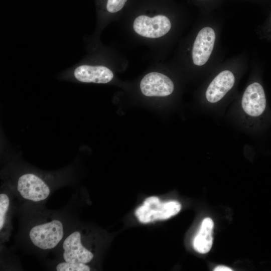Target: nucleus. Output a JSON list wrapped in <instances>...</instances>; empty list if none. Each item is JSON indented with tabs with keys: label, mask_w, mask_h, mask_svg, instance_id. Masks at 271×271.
<instances>
[{
	"label": "nucleus",
	"mask_w": 271,
	"mask_h": 271,
	"mask_svg": "<svg viewBox=\"0 0 271 271\" xmlns=\"http://www.w3.org/2000/svg\"><path fill=\"white\" fill-rule=\"evenodd\" d=\"M181 208V205L178 201L161 202L158 197L151 196L137 209L135 215L140 222L148 223L167 219L178 213Z\"/></svg>",
	"instance_id": "nucleus-1"
},
{
	"label": "nucleus",
	"mask_w": 271,
	"mask_h": 271,
	"mask_svg": "<svg viewBox=\"0 0 271 271\" xmlns=\"http://www.w3.org/2000/svg\"><path fill=\"white\" fill-rule=\"evenodd\" d=\"M32 243L43 249L54 248L63 237V226L59 220H53L32 227L29 232Z\"/></svg>",
	"instance_id": "nucleus-2"
},
{
	"label": "nucleus",
	"mask_w": 271,
	"mask_h": 271,
	"mask_svg": "<svg viewBox=\"0 0 271 271\" xmlns=\"http://www.w3.org/2000/svg\"><path fill=\"white\" fill-rule=\"evenodd\" d=\"M171 24L168 17L157 15L150 17L141 15L133 23L134 31L139 35L149 38H158L166 35L170 30Z\"/></svg>",
	"instance_id": "nucleus-3"
},
{
	"label": "nucleus",
	"mask_w": 271,
	"mask_h": 271,
	"mask_svg": "<svg viewBox=\"0 0 271 271\" xmlns=\"http://www.w3.org/2000/svg\"><path fill=\"white\" fill-rule=\"evenodd\" d=\"M17 189L23 198L35 202L45 200L50 193L47 184L32 173H26L19 177Z\"/></svg>",
	"instance_id": "nucleus-4"
},
{
	"label": "nucleus",
	"mask_w": 271,
	"mask_h": 271,
	"mask_svg": "<svg viewBox=\"0 0 271 271\" xmlns=\"http://www.w3.org/2000/svg\"><path fill=\"white\" fill-rule=\"evenodd\" d=\"M82 237L80 231H75L65 239L63 256L65 261L86 264L92 260L94 254L83 245Z\"/></svg>",
	"instance_id": "nucleus-5"
},
{
	"label": "nucleus",
	"mask_w": 271,
	"mask_h": 271,
	"mask_svg": "<svg viewBox=\"0 0 271 271\" xmlns=\"http://www.w3.org/2000/svg\"><path fill=\"white\" fill-rule=\"evenodd\" d=\"M174 88L168 77L156 72L146 74L140 83L141 90L147 96H166L173 92Z\"/></svg>",
	"instance_id": "nucleus-6"
},
{
	"label": "nucleus",
	"mask_w": 271,
	"mask_h": 271,
	"mask_svg": "<svg viewBox=\"0 0 271 271\" xmlns=\"http://www.w3.org/2000/svg\"><path fill=\"white\" fill-rule=\"evenodd\" d=\"M215 38V32L210 27H204L199 32L192 51L195 65L202 66L207 62L212 52Z\"/></svg>",
	"instance_id": "nucleus-7"
},
{
	"label": "nucleus",
	"mask_w": 271,
	"mask_h": 271,
	"mask_svg": "<svg viewBox=\"0 0 271 271\" xmlns=\"http://www.w3.org/2000/svg\"><path fill=\"white\" fill-rule=\"evenodd\" d=\"M241 106L245 113L250 116H258L263 112L266 99L259 83L254 82L247 87L242 97Z\"/></svg>",
	"instance_id": "nucleus-8"
},
{
	"label": "nucleus",
	"mask_w": 271,
	"mask_h": 271,
	"mask_svg": "<svg viewBox=\"0 0 271 271\" xmlns=\"http://www.w3.org/2000/svg\"><path fill=\"white\" fill-rule=\"evenodd\" d=\"M73 75L77 80L84 83H107L113 78V73L108 68L87 64L75 68Z\"/></svg>",
	"instance_id": "nucleus-9"
},
{
	"label": "nucleus",
	"mask_w": 271,
	"mask_h": 271,
	"mask_svg": "<svg viewBox=\"0 0 271 271\" xmlns=\"http://www.w3.org/2000/svg\"><path fill=\"white\" fill-rule=\"evenodd\" d=\"M234 82L235 77L231 71H222L209 85L205 94L207 100L211 103L218 102L232 88Z\"/></svg>",
	"instance_id": "nucleus-10"
},
{
	"label": "nucleus",
	"mask_w": 271,
	"mask_h": 271,
	"mask_svg": "<svg viewBox=\"0 0 271 271\" xmlns=\"http://www.w3.org/2000/svg\"><path fill=\"white\" fill-rule=\"evenodd\" d=\"M214 223L209 217L204 218L193 241L194 249L199 253H206L210 251L213 243Z\"/></svg>",
	"instance_id": "nucleus-11"
},
{
	"label": "nucleus",
	"mask_w": 271,
	"mask_h": 271,
	"mask_svg": "<svg viewBox=\"0 0 271 271\" xmlns=\"http://www.w3.org/2000/svg\"><path fill=\"white\" fill-rule=\"evenodd\" d=\"M56 269L57 271H89L90 268L85 263L65 261L58 264Z\"/></svg>",
	"instance_id": "nucleus-12"
},
{
	"label": "nucleus",
	"mask_w": 271,
	"mask_h": 271,
	"mask_svg": "<svg viewBox=\"0 0 271 271\" xmlns=\"http://www.w3.org/2000/svg\"><path fill=\"white\" fill-rule=\"evenodd\" d=\"M10 205L8 196L4 193L0 194V230H2L6 222V214Z\"/></svg>",
	"instance_id": "nucleus-13"
},
{
	"label": "nucleus",
	"mask_w": 271,
	"mask_h": 271,
	"mask_svg": "<svg viewBox=\"0 0 271 271\" xmlns=\"http://www.w3.org/2000/svg\"><path fill=\"white\" fill-rule=\"evenodd\" d=\"M127 0H107L106 10L110 13H115L121 10Z\"/></svg>",
	"instance_id": "nucleus-14"
},
{
	"label": "nucleus",
	"mask_w": 271,
	"mask_h": 271,
	"mask_svg": "<svg viewBox=\"0 0 271 271\" xmlns=\"http://www.w3.org/2000/svg\"><path fill=\"white\" fill-rule=\"evenodd\" d=\"M214 271H232L233 270V269L224 265H218L214 269Z\"/></svg>",
	"instance_id": "nucleus-15"
}]
</instances>
